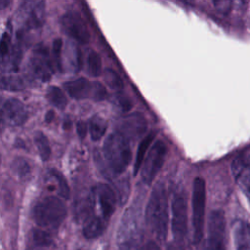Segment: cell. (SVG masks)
I'll list each match as a JSON object with an SVG mask.
<instances>
[{"mask_svg":"<svg viewBox=\"0 0 250 250\" xmlns=\"http://www.w3.org/2000/svg\"><path fill=\"white\" fill-rule=\"evenodd\" d=\"M168 198L165 186L157 183L148 198L146 209V222L152 233L160 240H164L168 233Z\"/></svg>","mask_w":250,"mask_h":250,"instance_id":"6da1fadb","label":"cell"},{"mask_svg":"<svg viewBox=\"0 0 250 250\" xmlns=\"http://www.w3.org/2000/svg\"><path fill=\"white\" fill-rule=\"evenodd\" d=\"M105 163L113 175L122 174L132 159V150L129 140L117 131L109 134L103 146Z\"/></svg>","mask_w":250,"mask_h":250,"instance_id":"7a4b0ae2","label":"cell"},{"mask_svg":"<svg viewBox=\"0 0 250 250\" xmlns=\"http://www.w3.org/2000/svg\"><path fill=\"white\" fill-rule=\"evenodd\" d=\"M67 214L63 201L57 196H46L34 205L32 216L39 227L44 230L57 229L64 221Z\"/></svg>","mask_w":250,"mask_h":250,"instance_id":"3957f363","label":"cell"},{"mask_svg":"<svg viewBox=\"0 0 250 250\" xmlns=\"http://www.w3.org/2000/svg\"><path fill=\"white\" fill-rule=\"evenodd\" d=\"M192 230L193 243L197 244L201 241L204 233L205 221V205H206V185L204 179L196 177L192 186Z\"/></svg>","mask_w":250,"mask_h":250,"instance_id":"277c9868","label":"cell"},{"mask_svg":"<svg viewBox=\"0 0 250 250\" xmlns=\"http://www.w3.org/2000/svg\"><path fill=\"white\" fill-rule=\"evenodd\" d=\"M166 155L167 146L165 143L160 140L156 141L149 148L141 169L142 181L146 185H149L152 183L155 176L162 168Z\"/></svg>","mask_w":250,"mask_h":250,"instance_id":"5b68a950","label":"cell"},{"mask_svg":"<svg viewBox=\"0 0 250 250\" xmlns=\"http://www.w3.org/2000/svg\"><path fill=\"white\" fill-rule=\"evenodd\" d=\"M226 217L222 210H213L208 218L206 250H227Z\"/></svg>","mask_w":250,"mask_h":250,"instance_id":"8992f818","label":"cell"},{"mask_svg":"<svg viewBox=\"0 0 250 250\" xmlns=\"http://www.w3.org/2000/svg\"><path fill=\"white\" fill-rule=\"evenodd\" d=\"M61 26L63 32L80 44H86L90 40V32L86 21L75 11H68L61 18Z\"/></svg>","mask_w":250,"mask_h":250,"instance_id":"52a82bcc","label":"cell"},{"mask_svg":"<svg viewBox=\"0 0 250 250\" xmlns=\"http://www.w3.org/2000/svg\"><path fill=\"white\" fill-rule=\"evenodd\" d=\"M18 17L25 28H38L45 21L44 1H24L20 6Z\"/></svg>","mask_w":250,"mask_h":250,"instance_id":"ba28073f","label":"cell"},{"mask_svg":"<svg viewBox=\"0 0 250 250\" xmlns=\"http://www.w3.org/2000/svg\"><path fill=\"white\" fill-rule=\"evenodd\" d=\"M172 232L177 240H182L188 230V204L183 194H176L172 201Z\"/></svg>","mask_w":250,"mask_h":250,"instance_id":"9c48e42d","label":"cell"},{"mask_svg":"<svg viewBox=\"0 0 250 250\" xmlns=\"http://www.w3.org/2000/svg\"><path fill=\"white\" fill-rule=\"evenodd\" d=\"M29 71L33 77L43 82L50 79L53 73V66L45 46L38 45L33 50L29 60Z\"/></svg>","mask_w":250,"mask_h":250,"instance_id":"30bf717a","label":"cell"},{"mask_svg":"<svg viewBox=\"0 0 250 250\" xmlns=\"http://www.w3.org/2000/svg\"><path fill=\"white\" fill-rule=\"evenodd\" d=\"M2 122L11 127L21 126L28 118V112L25 105L18 99H7L1 107Z\"/></svg>","mask_w":250,"mask_h":250,"instance_id":"8fae6325","label":"cell"},{"mask_svg":"<svg viewBox=\"0 0 250 250\" xmlns=\"http://www.w3.org/2000/svg\"><path fill=\"white\" fill-rule=\"evenodd\" d=\"M146 127L147 122L145 116L140 112H134L123 117L117 123L116 130L129 141H135L146 131Z\"/></svg>","mask_w":250,"mask_h":250,"instance_id":"7c38bea8","label":"cell"},{"mask_svg":"<svg viewBox=\"0 0 250 250\" xmlns=\"http://www.w3.org/2000/svg\"><path fill=\"white\" fill-rule=\"evenodd\" d=\"M230 170L235 183L250 202V157L237 155L231 161Z\"/></svg>","mask_w":250,"mask_h":250,"instance_id":"4fadbf2b","label":"cell"},{"mask_svg":"<svg viewBox=\"0 0 250 250\" xmlns=\"http://www.w3.org/2000/svg\"><path fill=\"white\" fill-rule=\"evenodd\" d=\"M63 87L67 94L75 100L91 99L97 101L99 82L89 81L84 77H80L74 80L67 81L63 83Z\"/></svg>","mask_w":250,"mask_h":250,"instance_id":"5bb4252c","label":"cell"},{"mask_svg":"<svg viewBox=\"0 0 250 250\" xmlns=\"http://www.w3.org/2000/svg\"><path fill=\"white\" fill-rule=\"evenodd\" d=\"M95 194L102 211V217L108 221L117 204L116 192L107 184H99L96 188Z\"/></svg>","mask_w":250,"mask_h":250,"instance_id":"9a60e30c","label":"cell"},{"mask_svg":"<svg viewBox=\"0 0 250 250\" xmlns=\"http://www.w3.org/2000/svg\"><path fill=\"white\" fill-rule=\"evenodd\" d=\"M235 250H250V224L237 220L233 225Z\"/></svg>","mask_w":250,"mask_h":250,"instance_id":"2e32d148","label":"cell"},{"mask_svg":"<svg viewBox=\"0 0 250 250\" xmlns=\"http://www.w3.org/2000/svg\"><path fill=\"white\" fill-rule=\"evenodd\" d=\"M107 222L102 216H93L84 223L83 235L88 239H94L101 236L106 229Z\"/></svg>","mask_w":250,"mask_h":250,"instance_id":"e0dca14e","label":"cell"},{"mask_svg":"<svg viewBox=\"0 0 250 250\" xmlns=\"http://www.w3.org/2000/svg\"><path fill=\"white\" fill-rule=\"evenodd\" d=\"M10 168L13 175L22 182L28 181V179L30 178L31 169L27 160H25L23 157H15L11 162Z\"/></svg>","mask_w":250,"mask_h":250,"instance_id":"ac0fdd59","label":"cell"},{"mask_svg":"<svg viewBox=\"0 0 250 250\" xmlns=\"http://www.w3.org/2000/svg\"><path fill=\"white\" fill-rule=\"evenodd\" d=\"M89 133L91 140L94 142L99 141L104 135L107 129L106 120L99 115H94L89 120Z\"/></svg>","mask_w":250,"mask_h":250,"instance_id":"d6986e66","label":"cell"},{"mask_svg":"<svg viewBox=\"0 0 250 250\" xmlns=\"http://www.w3.org/2000/svg\"><path fill=\"white\" fill-rule=\"evenodd\" d=\"M153 139H154V133L151 132L148 135H146L141 141V143L139 145V147H138V150H137V153H136V159H135V162H134V168H133L134 175H137L139 170L142 169L141 167L143 166L146 152L147 148L149 147V146H150L151 142L153 141Z\"/></svg>","mask_w":250,"mask_h":250,"instance_id":"ffe728a7","label":"cell"},{"mask_svg":"<svg viewBox=\"0 0 250 250\" xmlns=\"http://www.w3.org/2000/svg\"><path fill=\"white\" fill-rule=\"evenodd\" d=\"M21 60V50L15 46L9 54L2 59V71H16Z\"/></svg>","mask_w":250,"mask_h":250,"instance_id":"44dd1931","label":"cell"},{"mask_svg":"<svg viewBox=\"0 0 250 250\" xmlns=\"http://www.w3.org/2000/svg\"><path fill=\"white\" fill-rule=\"evenodd\" d=\"M46 97L51 104H53L58 109H64L67 104V100L64 93L61 88L57 86H50L47 90Z\"/></svg>","mask_w":250,"mask_h":250,"instance_id":"7402d4cb","label":"cell"},{"mask_svg":"<svg viewBox=\"0 0 250 250\" xmlns=\"http://www.w3.org/2000/svg\"><path fill=\"white\" fill-rule=\"evenodd\" d=\"M34 144L39 155L43 161H47L51 155V147L47 137L42 132H36L34 135Z\"/></svg>","mask_w":250,"mask_h":250,"instance_id":"603a6c76","label":"cell"},{"mask_svg":"<svg viewBox=\"0 0 250 250\" xmlns=\"http://www.w3.org/2000/svg\"><path fill=\"white\" fill-rule=\"evenodd\" d=\"M25 85H26L25 80L21 76L8 75V76H2L1 78V87L4 90L18 91V90L23 89Z\"/></svg>","mask_w":250,"mask_h":250,"instance_id":"cb8c5ba5","label":"cell"},{"mask_svg":"<svg viewBox=\"0 0 250 250\" xmlns=\"http://www.w3.org/2000/svg\"><path fill=\"white\" fill-rule=\"evenodd\" d=\"M49 174L57 181L58 183V193L61 197L67 199L69 197V187L68 184L65 180V178L63 177V175H62L59 171H57L56 169H50L49 170Z\"/></svg>","mask_w":250,"mask_h":250,"instance_id":"d4e9b609","label":"cell"},{"mask_svg":"<svg viewBox=\"0 0 250 250\" xmlns=\"http://www.w3.org/2000/svg\"><path fill=\"white\" fill-rule=\"evenodd\" d=\"M104 79L107 86L116 91H121L124 88L123 81L119 74L111 68H106L104 71Z\"/></svg>","mask_w":250,"mask_h":250,"instance_id":"484cf974","label":"cell"},{"mask_svg":"<svg viewBox=\"0 0 250 250\" xmlns=\"http://www.w3.org/2000/svg\"><path fill=\"white\" fill-rule=\"evenodd\" d=\"M87 66H88V72L92 76H99L102 73V60L100 55L92 51L88 55L87 59Z\"/></svg>","mask_w":250,"mask_h":250,"instance_id":"4316f807","label":"cell"},{"mask_svg":"<svg viewBox=\"0 0 250 250\" xmlns=\"http://www.w3.org/2000/svg\"><path fill=\"white\" fill-rule=\"evenodd\" d=\"M32 240L38 247H45L51 244L52 236L49 231L42 229H35L32 232Z\"/></svg>","mask_w":250,"mask_h":250,"instance_id":"83f0119b","label":"cell"},{"mask_svg":"<svg viewBox=\"0 0 250 250\" xmlns=\"http://www.w3.org/2000/svg\"><path fill=\"white\" fill-rule=\"evenodd\" d=\"M62 41L61 38H57L53 41V56L56 62V66L59 70L62 69V62H61V54H62Z\"/></svg>","mask_w":250,"mask_h":250,"instance_id":"f1b7e54d","label":"cell"},{"mask_svg":"<svg viewBox=\"0 0 250 250\" xmlns=\"http://www.w3.org/2000/svg\"><path fill=\"white\" fill-rule=\"evenodd\" d=\"M115 101H116L117 105L123 111H128L132 107V103H131L130 99L123 93H117V95L115 96Z\"/></svg>","mask_w":250,"mask_h":250,"instance_id":"f546056e","label":"cell"},{"mask_svg":"<svg viewBox=\"0 0 250 250\" xmlns=\"http://www.w3.org/2000/svg\"><path fill=\"white\" fill-rule=\"evenodd\" d=\"M116 189L118 190V198L121 204L126 202L129 194V184L127 181H123L116 185Z\"/></svg>","mask_w":250,"mask_h":250,"instance_id":"4dcf8cb0","label":"cell"},{"mask_svg":"<svg viewBox=\"0 0 250 250\" xmlns=\"http://www.w3.org/2000/svg\"><path fill=\"white\" fill-rule=\"evenodd\" d=\"M214 6H215V8H216L220 13L227 14V13H229V10H230L231 2H229V1H217V2H214Z\"/></svg>","mask_w":250,"mask_h":250,"instance_id":"1f68e13d","label":"cell"},{"mask_svg":"<svg viewBox=\"0 0 250 250\" xmlns=\"http://www.w3.org/2000/svg\"><path fill=\"white\" fill-rule=\"evenodd\" d=\"M88 130H89V127H88V125H87V123L85 121L79 120L76 123V131H77V134H78V136H79V138L81 140L86 137Z\"/></svg>","mask_w":250,"mask_h":250,"instance_id":"d6a6232c","label":"cell"},{"mask_svg":"<svg viewBox=\"0 0 250 250\" xmlns=\"http://www.w3.org/2000/svg\"><path fill=\"white\" fill-rule=\"evenodd\" d=\"M7 35H8L7 32H5L3 34L2 41H1V57H2V59L5 58L11 51L9 48V36L7 37Z\"/></svg>","mask_w":250,"mask_h":250,"instance_id":"836d02e7","label":"cell"},{"mask_svg":"<svg viewBox=\"0 0 250 250\" xmlns=\"http://www.w3.org/2000/svg\"><path fill=\"white\" fill-rule=\"evenodd\" d=\"M143 250H161L160 247L154 241H148L143 248Z\"/></svg>","mask_w":250,"mask_h":250,"instance_id":"e575fe53","label":"cell"},{"mask_svg":"<svg viewBox=\"0 0 250 250\" xmlns=\"http://www.w3.org/2000/svg\"><path fill=\"white\" fill-rule=\"evenodd\" d=\"M54 116H55V113H54V111H53V110H49V111L46 113V117H45V120H46L47 122H51V121L53 120Z\"/></svg>","mask_w":250,"mask_h":250,"instance_id":"d590c367","label":"cell"},{"mask_svg":"<svg viewBox=\"0 0 250 250\" xmlns=\"http://www.w3.org/2000/svg\"><path fill=\"white\" fill-rule=\"evenodd\" d=\"M167 250H184V248L182 246H180L179 244H175L172 243L167 247Z\"/></svg>","mask_w":250,"mask_h":250,"instance_id":"8d00e7d4","label":"cell"},{"mask_svg":"<svg viewBox=\"0 0 250 250\" xmlns=\"http://www.w3.org/2000/svg\"><path fill=\"white\" fill-rule=\"evenodd\" d=\"M9 4H10V2L5 1V0H2V1H1V8L4 9V8H5V5H9Z\"/></svg>","mask_w":250,"mask_h":250,"instance_id":"74e56055","label":"cell"},{"mask_svg":"<svg viewBox=\"0 0 250 250\" xmlns=\"http://www.w3.org/2000/svg\"><path fill=\"white\" fill-rule=\"evenodd\" d=\"M70 124H71V122L70 121H66V122H64V129H67V128H69V126H70Z\"/></svg>","mask_w":250,"mask_h":250,"instance_id":"f35d334b","label":"cell"},{"mask_svg":"<svg viewBox=\"0 0 250 250\" xmlns=\"http://www.w3.org/2000/svg\"><path fill=\"white\" fill-rule=\"evenodd\" d=\"M33 250H40V249H33Z\"/></svg>","mask_w":250,"mask_h":250,"instance_id":"ab89813d","label":"cell"}]
</instances>
